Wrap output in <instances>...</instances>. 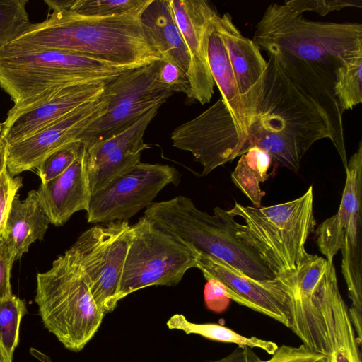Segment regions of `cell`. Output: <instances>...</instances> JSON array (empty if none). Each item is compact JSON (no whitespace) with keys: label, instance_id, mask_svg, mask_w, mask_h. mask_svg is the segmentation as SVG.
Returning <instances> with one entry per match:
<instances>
[{"label":"cell","instance_id":"obj_1","mask_svg":"<svg viewBox=\"0 0 362 362\" xmlns=\"http://www.w3.org/2000/svg\"><path fill=\"white\" fill-rule=\"evenodd\" d=\"M269 56L263 92L247 137L281 167L298 173L317 141L329 139L343 165L348 164L341 110L334 95V68L278 47Z\"/></svg>","mask_w":362,"mask_h":362},{"label":"cell","instance_id":"obj_2","mask_svg":"<svg viewBox=\"0 0 362 362\" xmlns=\"http://www.w3.org/2000/svg\"><path fill=\"white\" fill-rule=\"evenodd\" d=\"M141 13L100 17L55 10L45 21L30 23L6 45L59 50L141 67L163 59L154 38L141 21Z\"/></svg>","mask_w":362,"mask_h":362},{"label":"cell","instance_id":"obj_3","mask_svg":"<svg viewBox=\"0 0 362 362\" xmlns=\"http://www.w3.org/2000/svg\"><path fill=\"white\" fill-rule=\"evenodd\" d=\"M144 216L199 253L216 258L257 280L275 276L257 255L237 237L240 223L228 210L216 207L211 215L187 197L153 202Z\"/></svg>","mask_w":362,"mask_h":362},{"label":"cell","instance_id":"obj_4","mask_svg":"<svg viewBox=\"0 0 362 362\" xmlns=\"http://www.w3.org/2000/svg\"><path fill=\"white\" fill-rule=\"evenodd\" d=\"M228 211L245 222L239 224L238 238L274 276L298 271L314 256L305 249L316 226L312 185L298 198L285 203L255 207L235 202Z\"/></svg>","mask_w":362,"mask_h":362},{"label":"cell","instance_id":"obj_5","mask_svg":"<svg viewBox=\"0 0 362 362\" xmlns=\"http://www.w3.org/2000/svg\"><path fill=\"white\" fill-rule=\"evenodd\" d=\"M131 69L80 54L0 47V87L13 106L56 87L107 83Z\"/></svg>","mask_w":362,"mask_h":362},{"label":"cell","instance_id":"obj_6","mask_svg":"<svg viewBox=\"0 0 362 362\" xmlns=\"http://www.w3.org/2000/svg\"><path fill=\"white\" fill-rule=\"evenodd\" d=\"M35 302L45 327L69 350L80 351L98 330L105 313L67 250L36 277Z\"/></svg>","mask_w":362,"mask_h":362},{"label":"cell","instance_id":"obj_7","mask_svg":"<svg viewBox=\"0 0 362 362\" xmlns=\"http://www.w3.org/2000/svg\"><path fill=\"white\" fill-rule=\"evenodd\" d=\"M252 40L260 50L278 47L336 69L362 55V24L310 21L286 4L274 3L257 24Z\"/></svg>","mask_w":362,"mask_h":362},{"label":"cell","instance_id":"obj_8","mask_svg":"<svg viewBox=\"0 0 362 362\" xmlns=\"http://www.w3.org/2000/svg\"><path fill=\"white\" fill-rule=\"evenodd\" d=\"M339 209L315 230L321 253L333 262L341 251V272L351 301L349 314L357 336L362 335V141L348 161Z\"/></svg>","mask_w":362,"mask_h":362},{"label":"cell","instance_id":"obj_9","mask_svg":"<svg viewBox=\"0 0 362 362\" xmlns=\"http://www.w3.org/2000/svg\"><path fill=\"white\" fill-rule=\"evenodd\" d=\"M133 236L124 262L119 300L138 290L174 286L186 272L197 268L198 252L143 216L132 225Z\"/></svg>","mask_w":362,"mask_h":362},{"label":"cell","instance_id":"obj_10","mask_svg":"<svg viewBox=\"0 0 362 362\" xmlns=\"http://www.w3.org/2000/svg\"><path fill=\"white\" fill-rule=\"evenodd\" d=\"M133 229L127 221L95 225L84 231L68 250L75 257L91 295L105 314L117 307L120 282Z\"/></svg>","mask_w":362,"mask_h":362},{"label":"cell","instance_id":"obj_11","mask_svg":"<svg viewBox=\"0 0 362 362\" xmlns=\"http://www.w3.org/2000/svg\"><path fill=\"white\" fill-rule=\"evenodd\" d=\"M159 61L126 70L105 84L110 94L105 114L86 128L79 142L88 147L117 135L154 107L161 106L173 92L157 78Z\"/></svg>","mask_w":362,"mask_h":362},{"label":"cell","instance_id":"obj_12","mask_svg":"<svg viewBox=\"0 0 362 362\" xmlns=\"http://www.w3.org/2000/svg\"><path fill=\"white\" fill-rule=\"evenodd\" d=\"M180 180L173 166L139 162L92 194L87 221H127L152 204L165 186L177 185Z\"/></svg>","mask_w":362,"mask_h":362},{"label":"cell","instance_id":"obj_13","mask_svg":"<svg viewBox=\"0 0 362 362\" xmlns=\"http://www.w3.org/2000/svg\"><path fill=\"white\" fill-rule=\"evenodd\" d=\"M170 138L174 147L189 151L202 165V175L243 154L239 134L221 98L175 128Z\"/></svg>","mask_w":362,"mask_h":362},{"label":"cell","instance_id":"obj_14","mask_svg":"<svg viewBox=\"0 0 362 362\" xmlns=\"http://www.w3.org/2000/svg\"><path fill=\"white\" fill-rule=\"evenodd\" d=\"M197 268L223 286L230 300L291 327L290 293L296 272L268 280L250 278L222 261L199 253Z\"/></svg>","mask_w":362,"mask_h":362},{"label":"cell","instance_id":"obj_15","mask_svg":"<svg viewBox=\"0 0 362 362\" xmlns=\"http://www.w3.org/2000/svg\"><path fill=\"white\" fill-rule=\"evenodd\" d=\"M110 94L105 89L97 100L49 124L29 137L7 144V170L12 177L35 169L49 154L71 143L79 142L83 131L103 116ZM80 143V142H79Z\"/></svg>","mask_w":362,"mask_h":362},{"label":"cell","instance_id":"obj_16","mask_svg":"<svg viewBox=\"0 0 362 362\" xmlns=\"http://www.w3.org/2000/svg\"><path fill=\"white\" fill-rule=\"evenodd\" d=\"M107 83L56 87L18 106H13L2 123L0 136L7 144L29 137L75 110L97 100L103 94Z\"/></svg>","mask_w":362,"mask_h":362},{"label":"cell","instance_id":"obj_17","mask_svg":"<svg viewBox=\"0 0 362 362\" xmlns=\"http://www.w3.org/2000/svg\"><path fill=\"white\" fill-rule=\"evenodd\" d=\"M168 2L189 59L187 98L204 105L211 101L214 93L215 83L208 61V42L218 14L204 0Z\"/></svg>","mask_w":362,"mask_h":362},{"label":"cell","instance_id":"obj_18","mask_svg":"<svg viewBox=\"0 0 362 362\" xmlns=\"http://www.w3.org/2000/svg\"><path fill=\"white\" fill-rule=\"evenodd\" d=\"M159 108L153 107L117 135L88 147L83 145L92 194L141 162V152L151 148L144 141L146 129Z\"/></svg>","mask_w":362,"mask_h":362},{"label":"cell","instance_id":"obj_19","mask_svg":"<svg viewBox=\"0 0 362 362\" xmlns=\"http://www.w3.org/2000/svg\"><path fill=\"white\" fill-rule=\"evenodd\" d=\"M216 25L228 52L250 129L263 92L267 61L254 41L242 35L229 13L218 16Z\"/></svg>","mask_w":362,"mask_h":362},{"label":"cell","instance_id":"obj_20","mask_svg":"<svg viewBox=\"0 0 362 362\" xmlns=\"http://www.w3.org/2000/svg\"><path fill=\"white\" fill-rule=\"evenodd\" d=\"M334 362H361L360 346L337 283L333 262L322 257L316 288Z\"/></svg>","mask_w":362,"mask_h":362},{"label":"cell","instance_id":"obj_21","mask_svg":"<svg viewBox=\"0 0 362 362\" xmlns=\"http://www.w3.org/2000/svg\"><path fill=\"white\" fill-rule=\"evenodd\" d=\"M52 224L63 226L79 211H87L92 192L83 144L74 162L52 180L40 183L36 190Z\"/></svg>","mask_w":362,"mask_h":362},{"label":"cell","instance_id":"obj_22","mask_svg":"<svg viewBox=\"0 0 362 362\" xmlns=\"http://www.w3.org/2000/svg\"><path fill=\"white\" fill-rule=\"evenodd\" d=\"M216 20L209 37V65L214 81L221 93V98L235 124L245 153L247 151L249 125L226 47L216 29Z\"/></svg>","mask_w":362,"mask_h":362},{"label":"cell","instance_id":"obj_23","mask_svg":"<svg viewBox=\"0 0 362 362\" xmlns=\"http://www.w3.org/2000/svg\"><path fill=\"white\" fill-rule=\"evenodd\" d=\"M50 223L36 190L30 191L23 200L16 194L2 234L13 247L16 260L28 252L31 244L43 239Z\"/></svg>","mask_w":362,"mask_h":362},{"label":"cell","instance_id":"obj_24","mask_svg":"<svg viewBox=\"0 0 362 362\" xmlns=\"http://www.w3.org/2000/svg\"><path fill=\"white\" fill-rule=\"evenodd\" d=\"M140 18L154 38L163 59L172 61L187 74L189 65L188 52L168 0H151Z\"/></svg>","mask_w":362,"mask_h":362},{"label":"cell","instance_id":"obj_25","mask_svg":"<svg viewBox=\"0 0 362 362\" xmlns=\"http://www.w3.org/2000/svg\"><path fill=\"white\" fill-rule=\"evenodd\" d=\"M272 163L269 153L257 146H253L240 156L231 174L235 186L255 207L262 206L265 192L262 190L260 185L272 175L268 173Z\"/></svg>","mask_w":362,"mask_h":362},{"label":"cell","instance_id":"obj_26","mask_svg":"<svg viewBox=\"0 0 362 362\" xmlns=\"http://www.w3.org/2000/svg\"><path fill=\"white\" fill-rule=\"evenodd\" d=\"M166 325L169 329L180 330L187 334L199 335L212 341L235 344L238 346L260 349L269 355H272L279 346L272 341L256 337H247L221 325L190 322L182 314H175L171 316L167 321Z\"/></svg>","mask_w":362,"mask_h":362},{"label":"cell","instance_id":"obj_27","mask_svg":"<svg viewBox=\"0 0 362 362\" xmlns=\"http://www.w3.org/2000/svg\"><path fill=\"white\" fill-rule=\"evenodd\" d=\"M151 0H45L49 9L66 10L90 16L142 13Z\"/></svg>","mask_w":362,"mask_h":362},{"label":"cell","instance_id":"obj_28","mask_svg":"<svg viewBox=\"0 0 362 362\" xmlns=\"http://www.w3.org/2000/svg\"><path fill=\"white\" fill-rule=\"evenodd\" d=\"M334 74V95L344 112L362 102V55L341 64Z\"/></svg>","mask_w":362,"mask_h":362},{"label":"cell","instance_id":"obj_29","mask_svg":"<svg viewBox=\"0 0 362 362\" xmlns=\"http://www.w3.org/2000/svg\"><path fill=\"white\" fill-rule=\"evenodd\" d=\"M26 313L25 301L14 295L0 300V338L11 358L18 344L20 324Z\"/></svg>","mask_w":362,"mask_h":362},{"label":"cell","instance_id":"obj_30","mask_svg":"<svg viewBox=\"0 0 362 362\" xmlns=\"http://www.w3.org/2000/svg\"><path fill=\"white\" fill-rule=\"evenodd\" d=\"M28 0H0V47L21 35L31 23Z\"/></svg>","mask_w":362,"mask_h":362},{"label":"cell","instance_id":"obj_31","mask_svg":"<svg viewBox=\"0 0 362 362\" xmlns=\"http://www.w3.org/2000/svg\"><path fill=\"white\" fill-rule=\"evenodd\" d=\"M81 146V143H71L46 157L35 168L41 183L47 182L65 171L78 156Z\"/></svg>","mask_w":362,"mask_h":362},{"label":"cell","instance_id":"obj_32","mask_svg":"<svg viewBox=\"0 0 362 362\" xmlns=\"http://www.w3.org/2000/svg\"><path fill=\"white\" fill-rule=\"evenodd\" d=\"M271 356L267 360L260 358L259 362H334L331 354L315 351L304 344L281 345Z\"/></svg>","mask_w":362,"mask_h":362},{"label":"cell","instance_id":"obj_33","mask_svg":"<svg viewBox=\"0 0 362 362\" xmlns=\"http://www.w3.org/2000/svg\"><path fill=\"white\" fill-rule=\"evenodd\" d=\"M284 4L293 11L302 14L305 11H313L320 16L348 7L362 6L361 0H288Z\"/></svg>","mask_w":362,"mask_h":362},{"label":"cell","instance_id":"obj_34","mask_svg":"<svg viewBox=\"0 0 362 362\" xmlns=\"http://www.w3.org/2000/svg\"><path fill=\"white\" fill-rule=\"evenodd\" d=\"M157 78L173 93L179 92L187 95L189 81L187 74L172 61L165 58L159 61Z\"/></svg>","mask_w":362,"mask_h":362},{"label":"cell","instance_id":"obj_35","mask_svg":"<svg viewBox=\"0 0 362 362\" xmlns=\"http://www.w3.org/2000/svg\"><path fill=\"white\" fill-rule=\"evenodd\" d=\"M23 186L21 177H12L5 169L0 176V237L2 235L12 201Z\"/></svg>","mask_w":362,"mask_h":362},{"label":"cell","instance_id":"obj_36","mask_svg":"<svg viewBox=\"0 0 362 362\" xmlns=\"http://www.w3.org/2000/svg\"><path fill=\"white\" fill-rule=\"evenodd\" d=\"M16 261V254L11 244L0 237V300L8 298L13 294L11 284V272Z\"/></svg>","mask_w":362,"mask_h":362},{"label":"cell","instance_id":"obj_37","mask_svg":"<svg viewBox=\"0 0 362 362\" xmlns=\"http://www.w3.org/2000/svg\"><path fill=\"white\" fill-rule=\"evenodd\" d=\"M204 298L207 309L217 313L225 311L230 301L222 284L212 278L204 286Z\"/></svg>","mask_w":362,"mask_h":362},{"label":"cell","instance_id":"obj_38","mask_svg":"<svg viewBox=\"0 0 362 362\" xmlns=\"http://www.w3.org/2000/svg\"><path fill=\"white\" fill-rule=\"evenodd\" d=\"M259 358L252 348L237 346L232 352L221 358L204 362H259Z\"/></svg>","mask_w":362,"mask_h":362},{"label":"cell","instance_id":"obj_39","mask_svg":"<svg viewBox=\"0 0 362 362\" xmlns=\"http://www.w3.org/2000/svg\"><path fill=\"white\" fill-rule=\"evenodd\" d=\"M7 144L0 136V176L7 168L6 164Z\"/></svg>","mask_w":362,"mask_h":362},{"label":"cell","instance_id":"obj_40","mask_svg":"<svg viewBox=\"0 0 362 362\" xmlns=\"http://www.w3.org/2000/svg\"><path fill=\"white\" fill-rule=\"evenodd\" d=\"M0 362H13V358H11L5 349L1 339L0 338Z\"/></svg>","mask_w":362,"mask_h":362},{"label":"cell","instance_id":"obj_41","mask_svg":"<svg viewBox=\"0 0 362 362\" xmlns=\"http://www.w3.org/2000/svg\"><path fill=\"white\" fill-rule=\"evenodd\" d=\"M2 127H3V124L0 123V135H1V130H2Z\"/></svg>","mask_w":362,"mask_h":362}]
</instances>
